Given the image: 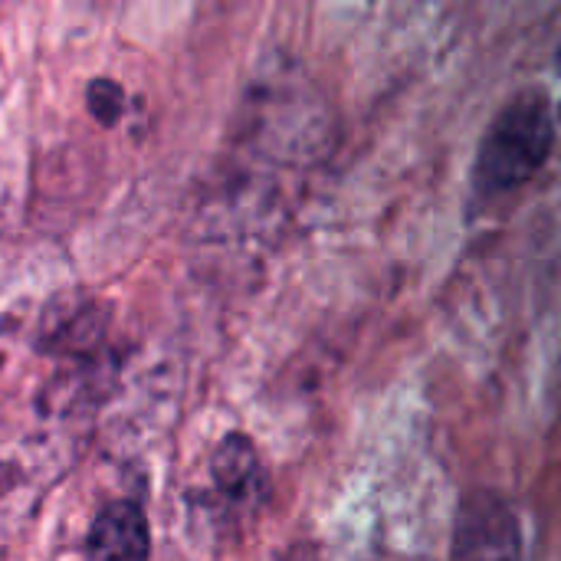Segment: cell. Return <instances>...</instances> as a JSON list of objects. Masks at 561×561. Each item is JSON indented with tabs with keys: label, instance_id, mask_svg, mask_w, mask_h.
<instances>
[{
	"label": "cell",
	"instance_id": "obj_1",
	"mask_svg": "<svg viewBox=\"0 0 561 561\" xmlns=\"http://www.w3.org/2000/svg\"><path fill=\"white\" fill-rule=\"evenodd\" d=\"M556 141L552 102L546 89H523L513 95L503 112L486 128L477 164L473 184L483 194H503L523 187L549 158Z\"/></svg>",
	"mask_w": 561,
	"mask_h": 561
},
{
	"label": "cell",
	"instance_id": "obj_2",
	"mask_svg": "<svg viewBox=\"0 0 561 561\" xmlns=\"http://www.w3.org/2000/svg\"><path fill=\"white\" fill-rule=\"evenodd\" d=\"M450 561H523L519 519L500 493L477 490L460 503Z\"/></svg>",
	"mask_w": 561,
	"mask_h": 561
},
{
	"label": "cell",
	"instance_id": "obj_3",
	"mask_svg": "<svg viewBox=\"0 0 561 561\" xmlns=\"http://www.w3.org/2000/svg\"><path fill=\"white\" fill-rule=\"evenodd\" d=\"M210 477H214V490L224 496V503L237 516L256 513L270 496V480H266L263 460H260L253 440L243 434H227L217 444V450L210 457Z\"/></svg>",
	"mask_w": 561,
	"mask_h": 561
},
{
	"label": "cell",
	"instance_id": "obj_4",
	"mask_svg": "<svg viewBox=\"0 0 561 561\" xmlns=\"http://www.w3.org/2000/svg\"><path fill=\"white\" fill-rule=\"evenodd\" d=\"M151 533L138 503H108L85 536V561H148Z\"/></svg>",
	"mask_w": 561,
	"mask_h": 561
},
{
	"label": "cell",
	"instance_id": "obj_5",
	"mask_svg": "<svg viewBox=\"0 0 561 561\" xmlns=\"http://www.w3.org/2000/svg\"><path fill=\"white\" fill-rule=\"evenodd\" d=\"M89 112L102 122V125H115L125 112V89L115 79H95L89 85Z\"/></svg>",
	"mask_w": 561,
	"mask_h": 561
},
{
	"label": "cell",
	"instance_id": "obj_6",
	"mask_svg": "<svg viewBox=\"0 0 561 561\" xmlns=\"http://www.w3.org/2000/svg\"><path fill=\"white\" fill-rule=\"evenodd\" d=\"M559 66H561V46H559Z\"/></svg>",
	"mask_w": 561,
	"mask_h": 561
}]
</instances>
